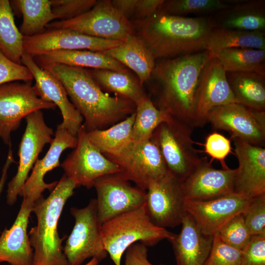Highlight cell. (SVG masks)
<instances>
[{
    "instance_id": "obj_1",
    "label": "cell",
    "mask_w": 265,
    "mask_h": 265,
    "mask_svg": "<svg viewBox=\"0 0 265 265\" xmlns=\"http://www.w3.org/2000/svg\"><path fill=\"white\" fill-rule=\"evenodd\" d=\"M213 57L208 50L157 59L149 80L159 108L193 128L195 100L202 71Z\"/></svg>"
},
{
    "instance_id": "obj_2",
    "label": "cell",
    "mask_w": 265,
    "mask_h": 265,
    "mask_svg": "<svg viewBox=\"0 0 265 265\" xmlns=\"http://www.w3.org/2000/svg\"><path fill=\"white\" fill-rule=\"evenodd\" d=\"M39 66L63 84L72 103L84 119L83 125L87 132L101 130L135 111L133 102L104 92L87 69L56 63Z\"/></svg>"
},
{
    "instance_id": "obj_3",
    "label": "cell",
    "mask_w": 265,
    "mask_h": 265,
    "mask_svg": "<svg viewBox=\"0 0 265 265\" xmlns=\"http://www.w3.org/2000/svg\"><path fill=\"white\" fill-rule=\"evenodd\" d=\"M132 22L135 34L144 41L156 60L206 50L213 29L209 16H175L161 10L145 20Z\"/></svg>"
},
{
    "instance_id": "obj_4",
    "label": "cell",
    "mask_w": 265,
    "mask_h": 265,
    "mask_svg": "<svg viewBox=\"0 0 265 265\" xmlns=\"http://www.w3.org/2000/svg\"><path fill=\"white\" fill-rule=\"evenodd\" d=\"M77 185L64 175L48 197L36 204L33 212L37 224L28 237L34 250L32 265H69L57 230L59 218L67 200Z\"/></svg>"
},
{
    "instance_id": "obj_5",
    "label": "cell",
    "mask_w": 265,
    "mask_h": 265,
    "mask_svg": "<svg viewBox=\"0 0 265 265\" xmlns=\"http://www.w3.org/2000/svg\"><path fill=\"white\" fill-rule=\"evenodd\" d=\"M101 232L104 249L115 265H121L123 253L133 243L152 246L164 239L170 241L175 235L152 222L145 203L104 223Z\"/></svg>"
},
{
    "instance_id": "obj_6",
    "label": "cell",
    "mask_w": 265,
    "mask_h": 265,
    "mask_svg": "<svg viewBox=\"0 0 265 265\" xmlns=\"http://www.w3.org/2000/svg\"><path fill=\"white\" fill-rule=\"evenodd\" d=\"M192 128L172 116L158 126L152 137L159 148L168 172L181 183L201 159L193 145Z\"/></svg>"
},
{
    "instance_id": "obj_7",
    "label": "cell",
    "mask_w": 265,
    "mask_h": 265,
    "mask_svg": "<svg viewBox=\"0 0 265 265\" xmlns=\"http://www.w3.org/2000/svg\"><path fill=\"white\" fill-rule=\"evenodd\" d=\"M46 28H68L98 38L122 41L135 34L132 21L115 9L111 0L97 1L86 12L70 20L51 22Z\"/></svg>"
},
{
    "instance_id": "obj_8",
    "label": "cell",
    "mask_w": 265,
    "mask_h": 265,
    "mask_svg": "<svg viewBox=\"0 0 265 265\" xmlns=\"http://www.w3.org/2000/svg\"><path fill=\"white\" fill-rule=\"evenodd\" d=\"M70 212L75 222L63 249L68 265H81L90 258L99 262L105 259L108 254L104 247L96 199L84 208L72 207Z\"/></svg>"
},
{
    "instance_id": "obj_9",
    "label": "cell",
    "mask_w": 265,
    "mask_h": 265,
    "mask_svg": "<svg viewBox=\"0 0 265 265\" xmlns=\"http://www.w3.org/2000/svg\"><path fill=\"white\" fill-rule=\"evenodd\" d=\"M120 168L119 173L142 189L168 173V170L156 141L150 139L132 141L117 155L107 157Z\"/></svg>"
},
{
    "instance_id": "obj_10",
    "label": "cell",
    "mask_w": 265,
    "mask_h": 265,
    "mask_svg": "<svg viewBox=\"0 0 265 265\" xmlns=\"http://www.w3.org/2000/svg\"><path fill=\"white\" fill-rule=\"evenodd\" d=\"M56 107L53 103L40 98L31 82L0 85V138L11 147V132L19 128L23 118L34 111L54 109Z\"/></svg>"
},
{
    "instance_id": "obj_11",
    "label": "cell",
    "mask_w": 265,
    "mask_h": 265,
    "mask_svg": "<svg viewBox=\"0 0 265 265\" xmlns=\"http://www.w3.org/2000/svg\"><path fill=\"white\" fill-rule=\"evenodd\" d=\"M25 119L26 125L19 146L17 171L7 185L6 202L10 206L16 202L39 154L53 138V131L46 124L41 110L30 113Z\"/></svg>"
},
{
    "instance_id": "obj_12",
    "label": "cell",
    "mask_w": 265,
    "mask_h": 265,
    "mask_svg": "<svg viewBox=\"0 0 265 265\" xmlns=\"http://www.w3.org/2000/svg\"><path fill=\"white\" fill-rule=\"evenodd\" d=\"M77 145L60 164L65 175L77 185L90 188L98 178L119 173L120 168L106 158L88 139L82 125L77 135Z\"/></svg>"
},
{
    "instance_id": "obj_13",
    "label": "cell",
    "mask_w": 265,
    "mask_h": 265,
    "mask_svg": "<svg viewBox=\"0 0 265 265\" xmlns=\"http://www.w3.org/2000/svg\"><path fill=\"white\" fill-rule=\"evenodd\" d=\"M95 187L97 197V214L102 225L120 214L136 209L146 200V191L132 186L119 173L98 178Z\"/></svg>"
},
{
    "instance_id": "obj_14",
    "label": "cell",
    "mask_w": 265,
    "mask_h": 265,
    "mask_svg": "<svg viewBox=\"0 0 265 265\" xmlns=\"http://www.w3.org/2000/svg\"><path fill=\"white\" fill-rule=\"evenodd\" d=\"M207 121L216 130L228 132L231 138L264 147L265 111L231 103L213 108L209 113Z\"/></svg>"
},
{
    "instance_id": "obj_15",
    "label": "cell",
    "mask_w": 265,
    "mask_h": 265,
    "mask_svg": "<svg viewBox=\"0 0 265 265\" xmlns=\"http://www.w3.org/2000/svg\"><path fill=\"white\" fill-rule=\"evenodd\" d=\"M181 183L169 172L152 182L146 190L147 213L156 225L165 228L181 224L186 213Z\"/></svg>"
},
{
    "instance_id": "obj_16",
    "label": "cell",
    "mask_w": 265,
    "mask_h": 265,
    "mask_svg": "<svg viewBox=\"0 0 265 265\" xmlns=\"http://www.w3.org/2000/svg\"><path fill=\"white\" fill-rule=\"evenodd\" d=\"M252 199L233 192L209 200L186 199L185 208L203 234L213 236L233 217L243 213Z\"/></svg>"
},
{
    "instance_id": "obj_17",
    "label": "cell",
    "mask_w": 265,
    "mask_h": 265,
    "mask_svg": "<svg viewBox=\"0 0 265 265\" xmlns=\"http://www.w3.org/2000/svg\"><path fill=\"white\" fill-rule=\"evenodd\" d=\"M236 103L227 80L226 72L220 61L212 57L203 68L197 91L192 126L207 123L209 113L214 108Z\"/></svg>"
},
{
    "instance_id": "obj_18",
    "label": "cell",
    "mask_w": 265,
    "mask_h": 265,
    "mask_svg": "<svg viewBox=\"0 0 265 265\" xmlns=\"http://www.w3.org/2000/svg\"><path fill=\"white\" fill-rule=\"evenodd\" d=\"M123 42L98 38L68 28L48 29L35 36L24 37L23 39L24 53L32 56L59 50L103 52Z\"/></svg>"
},
{
    "instance_id": "obj_19",
    "label": "cell",
    "mask_w": 265,
    "mask_h": 265,
    "mask_svg": "<svg viewBox=\"0 0 265 265\" xmlns=\"http://www.w3.org/2000/svg\"><path fill=\"white\" fill-rule=\"evenodd\" d=\"M21 63L30 71L35 81L33 89L41 99L53 103L61 112V125L72 134L77 136L83 125V118L69 100L67 92L61 81L47 70L41 68L33 57L24 53Z\"/></svg>"
},
{
    "instance_id": "obj_20",
    "label": "cell",
    "mask_w": 265,
    "mask_h": 265,
    "mask_svg": "<svg viewBox=\"0 0 265 265\" xmlns=\"http://www.w3.org/2000/svg\"><path fill=\"white\" fill-rule=\"evenodd\" d=\"M238 161L234 178L235 193L253 198L265 193V148L232 138Z\"/></svg>"
},
{
    "instance_id": "obj_21",
    "label": "cell",
    "mask_w": 265,
    "mask_h": 265,
    "mask_svg": "<svg viewBox=\"0 0 265 265\" xmlns=\"http://www.w3.org/2000/svg\"><path fill=\"white\" fill-rule=\"evenodd\" d=\"M236 169L214 168L206 157L182 182L181 186L186 199L209 200L234 192Z\"/></svg>"
},
{
    "instance_id": "obj_22",
    "label": "cell",
    "mask_w": 265,
    "mask_h": 265,
    "mask_svg": "<svg viewBox=\"0 0 265 265\" xmlns=\"http://www.w3.org/2000/svg\"><path fill=\"white\" fill-rule=\"evenodd\" d=\"M77 137L73 135L61 124L57 126L54 136L46 155L35 163L30 175L24 184L19 196L38 202L43 198L45 189L51 192L56 186L58 181L47 184L44 177L49 172L60 165V157L63 152L68 148H75Z\"/></svg>"
},
{
    "instance_id": "obj_23",
    "label": "cell",
    "mask_w": 265,
    "mask_h": 265,
    "mask_svg": "<svg viewBox=\"0 0 265 265\" xmlns=\"http://www.w3.org/2000/svg\"><path fill=\"white\" fill-rule=\"evenodd\" d=\"M37 202L23 200L14 222L0 235V263L11 265H32L33 252L27 233L30 213Z\"/></svg>"
},
{
    "instance_id": "obj_24",
    "label": "cell",
    "mask_w": 265,
    "mask_h": 265,
    "mask_svg": "<svg viewBox=\"0 0 265 265\" xmlns=\"http://www.w3.org/2000/svg\"><path fill=\"white\" fill-rule=\"evenodd\" d=\"M181 224L180 233L169 241L176 265H204L212 248L213 236L203 234L186 212Z\"/></svg>"
},
{
    "instance_id": "obj_25",
    "label": "cell",
    "mask_w": 265,
    "mask_h": 265,
    "mask_svg": "<svg viewBox=\"0 0 265 265\" xmlns=\"http://www.w3.org/2000/svg\"><path fill=\"white\" fill-rule=\"evenodd\" d=\"M213 28L265 30V0H232L228 7L210 16Z\"/></svg>"
},
{
    "instance_id": "obj_26",
    "label": "cell",
    "mask_w": 265,
    "mask_h": 265,
    "mask_svg": "<svg viewBox=\"0 0 265 265\" xmlns=\"http://www.w3.org/2000/svg\"><path fill=\"white\" fill-rule=\"evenodd\" d=\"M102 52L132 70L142 86L149 80L155 66L156 59L136 34L127 37L121 45Z\"/></svg>"
},
{
    "instance_id": "obj_27",
    "label": "cell",
    "mask_w": 265,
    "mask_h": 265,
    "mask_svg": "<svg viewBox=\"0 0 265 265\" xmlns=\"http://www.w3.org/2000/svg\"><path fill=\"white\" fill-rule=\"evenodd\" d=\"M32 57L39 65L56 63L88 69H108L118 71L128 70L126 66L102 52L59 50Z\"/></svg>"
},
{
    "instance_id": "obj_28",
    "label": "cell",
    "mask_w": 265,
    "mask_h": 265,
    "mask_svg": "<svg viewBox=\"0 0 265 265\" xmlns=\"http://www.w3.org/2000/svg\"><path fill=\"white\" fill-rule=\"evenodd\" d=\"M236 103L265 111V75L255 72H226Z\"/></svg>"
},
{
    "instance_id": "obj_29",
    "label": "cell",
    "mask_w": 265,
    "mask_h": 265,
    "mask_svg": "<svg viewBox=\"0 0 265 265\" xmlns=\"http://www.w3.org/2000/svg\"><path fill=\"white\" fill-rule=\"evenodd\" d=\"M232 48H252L265 50L264 31L213 28L208 37L206 50L213 55Z\"/></svg>"
},
{
    "instance_id": "obj_30",
    "label": "cell",
    "mask_w": 265,
    "mask_h": 265,
    "mask_svg": "<svg viewBox=\"0 0 265 265\" xmlns=\"http://www.w3.org/2000/svg\"><path fill=\"white\" fill-rule=\"evenodd\" d=\"M135 118L134 112L107 129L86 131L87 136L102 154L107 157L115 156L132 141V131Z\"/></svg>"
},
{
    "instance_id": "obj_31",
    "label": "cell",
    "mask_w": 265,
    "mask_h": 265,
    "mask_svg": "<svg viewBox=\"0 0 265 265\" xmlns=\"http://www.w3.org/2000/svg\"><path fill=\"white\" fill-rule=\"evenodd\" d=\"M88 71L102 89L113 92L134 103L145 95L139 80L129 70L118 71L89 69Z\"/></svg>"
},
{
    "instance_id": "obj_32",
    "label": "cell",
    "mask_w": 265,
    "mask_h": 265,
    "mask_svg": "<svg viewBox=\"0 0 265 265\" xmlns=\"http://www.w3.org/2000/svg\"><path fill=\"white\" fill-rule=\"evenodd\" d=\"M10 2L23 15L19 30L24 37L42 33L47 25L55 20L50 0H16Z\"/></svg>"
},
{
    "instance_id": "obj_33",
    "label": "cell",
    "mask_w": 265,
    "mask_h": 265,
    "mask_svg": "<svg viewBox=\"0 0 265 265\" xmlns=\"http://www.w3.org/2000/svg\"><path fill=\"white\" fill-rule=\"evenodd\" d=\"M226 72H255L265 75V50L232 48L214 55Z\"/></svg>"
},
{
    "instance_id": "obj_34",
    "label": "cell",
    "mask_w": 265,
    "mask_h": 265,
    "mask_svg": "<svg viewBox=\"0 0 265 265\" xmlns=\"http://www.w3.org/2000/svg\"><path fill=\"white\" fill-rule=\"evenodd\" d=\"M24 36L17 28L10 2L0 0V51L10 60L21 63Z\"/></svg>"
},
{
    "instance_id": "obj_35",
    "label": "cell",
    "mask_w": 265,
    "mask_h": 265,
    "mask_svg": "<svg viewBox=\"0 0 265 265\" xmlns=\"http://www.w3.org/2000/svg\"><path fill=\"white\" fill-rule=\"evenodd\" d=\"M135 118L132 128V140L139 142L150 139L159 125L171 116L157 108L146 95L135 103Z\"/></svg>"
},
{
    "instance_id": "obj_36",
    "label": "cell",
    "mask_w": 265,
    "mask_h": 265,
    "mask_svg": "<svg viewBox=\"0 0 265 265\" xmlns=\"http://www.w3.org/2000/svg\"><path fill=\"white\" fill-rule=\"evenodd\" d=\"M231 4L229 0H164L161 10L175 16H208Z\"/></svg>"
},
{
    "instance_id": "obj_37",
    "label": "cell",
    "mask_w": 265,
    "mask_h": 265,
    "mask_svg": "<svg viewBox=\"0 0 265 265\" xmlns=\"http://www.w3.org/2000/svg\"><path fill=\"white\" fill-rule=\"evenodd\" d=\"M217 233L226 244L241 251L247 245L252 237L245 224L243 213L233 217Z\"/></svg>"
},
{
    "instance_id": "obj_38",
    "label": "cell",
    "mask_w": 265,
    "mask_h": 265,
    "mask_svg": "<svg viewBox=\"0 0 265 265\" xmlns=\"http://www.w3.org/2000/svg\"><path fill=\"white\" fill-rule=\"evenodd\" d=\"M242 251L226 244L218 233L213 236L209 255L204 265H239Z\"/></svg>"
},
{
    "instance_id": "obj_39",
    "label": "cell",
    "mask_w": 265,
    "mask_h": 265,
    "mask_svg": "<svg viewBox=\"0 0 265 265\" xmlns=\"http://www.w3.org/2000/svg\"><path fill=\"white\" fill-rule=\"evenodd\" d=\"M55 19L65 21L77 17L91 9L96 0H50Z\"/></svg>"
},
{
    "instance_id": "obj_40",
    "label": "cell",
    "mask_w": 265,
    "mask_h": 265,
    "mask_svg": "<svg viewBox=\"0 0 265 265\" xmlns=\"http://www.w3.org/2000/svg\"><path fill=\"white\" fill-rule=\"evenodd\" d=\"M243 215L252 236L265 235V193L252 198Z\"/></svg>"
},
{
    "instance_id": "obj_41",
    "label": "cell",
    "mask_w": 265,
    "mask_h": 265,
    "mask_svg": "<svg viewBox=\"0 0 265 265\" xmlns=\"http://www.w3.org/2000/svg\"><path fill=\"white\" fill-rule=\"evenodd\" d=\"M33 80L32 75L26 66L10 60L0 51V85L17 80L31 82Z\"/></svg>"
},
{
    "instance_id": "obj_42",
    "label": "cell",
    "mask_w": 265,
    "mask_h": 265,
    "mask_svg": "<svg viewBox=\"0 0 265 265\" xmlns=\"http://www.w3.org/2000/svg\"><path fill=\"white\" fill-rule=\"evenodd\" d=\"M204 147L205 153L212 159L219 161L223 169L229 168L225 161L226 158L232 152L231 141L229 139L221 133L213 132L207 136Z\"/></svg>"
},
{
    "instance_id": "obj_43",
    "label": "cell",
    "mask_w": 265,
    "mask_h": 265,
    "mask_svg": "<svg viewBox=\"0 0 265 265\" xmlns=\"http://www.w3.org/2000/svg\"><path fill=\"white\" fill-rule=\"evenodd\" d=\"M239 265H265V235L252 236Z\"/></svg>"
},
{
    "instance_id": "obj_44",
    "label": "cell",
    "mask_w": 265,
    "mask_h": 265,
    "mask_svg": "<svg viewBox=\"0 0 265 265\" xmlns=\"http://www.w3.org/2000/svg\"><path fill=\"white\" fill-rule=\"evenodd\" d=\"M125 265H155L152 264L148 259L147 246L142 243L136 242L130 246L126 250Z\"/></svg>"
},
{
    "instance_id": "obj_45",
    "label": "cell",
    "mask_w": 265,
    "mask_h": 265,
    "mask_svg": "<svg viewBox=\"0 0 265 265\" xmlns=\"http://www.w3.org/2000/svg\"><path fill=\"white\" fill-rule=\"evenodd\" d=\"M164 0H137L132 17L133 21L145 20L160 10Z\"/></svg>"
},
{
    "instance_id": "obj_46",
    "label": "cell",
    "mask_w": 265,
    "mask_h": 265,
    "mask_svg": "<svg viewBox=\"0 0 265 265\" xmlns=\"http://www.w3.org/2000/svg\"><path fill=\"white\" fill-rule=\"evenodd\" d=\"M137 0H112L113 7L128 19L132 17Z\"/></svg>"
},
{
    "instance_id": "obj_47",
    "label": "cell",
    "mask_w": 265,
    "mask_h": 265,
    "mask_svg": "<svg viewBox=\"0 0 265 265\" xmlns=\"http://www.w3.org/2000/svg\"><path fill=\"white\" fill-rule=\"evenodd\" d=\"M14 162L15 160L13 155V151L11 149V147H9V151L6 160L3 167L2 174L0 178V197L7 180L8 170L10 165ZM1 233V232L0 231V235Z\"/></svg>"
},
{
    "instance_id": "obj_48",
    "label": "cell",
    "mask_w": 265,
    "mask_h": 265,
    "mask_svg": "<svg viewBox=\"0 0 265 265\" xmlns=\"http://www.w3.org/2000/svg\"><path fill=\"white\" fill-rule=\"evenodd\" d=\"M99 261L96 258H92L87 263L84 265H98Z\"/></svg>"
},
{
    "instance_id": "obj_49",
    "label": "cell",
    "mask_w": 265,
    "mask_h": 265,
    "mask_svg": "<svg viewBox=\"0 0 265 265\" xmlns=\"http://www.w3.org/2000/svg\"></svg>"
}]
</instances>
